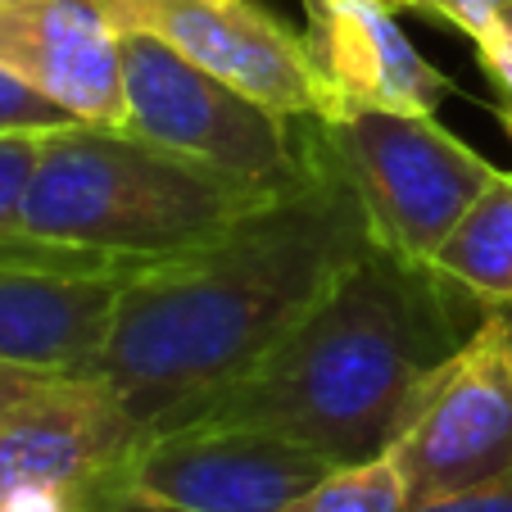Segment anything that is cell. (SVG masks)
I'll list each match as a JSON object with an SVG mask.
<instances>
[{"mask_svg":"<svg viewBox=\"0 0 512 512\" xmlns=\"http://www.w3.org/2000/svg\"><path fill=\"white\" fill-rule=\"evenodd\" d=\"M454 295L372 241L200 422L277 435L331 467L372 463L390 454L422 377L472 331H458Z\"/></svg>","mask_w":512,"mask_h":512,"instance_id":"7a4b0ae2","label":"cell"},{"mask_svg":"<svg viewBox=\"0 0 512 512\" xmlns=\"http://www.w3.org/2000/svg\"><path fill=\"white\" fill-rule=\"evenodd\" d=\"M46 136H0V236H23V195L41 164Z\"/></svg>","mask_w":512,"mask_h":512,"instance_id":"2e32d148","label":"cell"},{"mask_svg":"<svg viewBox=\"0 0 512 512\" xmlns=\"http://www.w3.org/2000/svg\"><path fill=\"white\" fill-rule=\"evenodd\" d=\"M100 494L64 490V485H23V490L0 494V512H96Z\"/></svg>","mask_w":512,"mask_h":512,"instance_id":"e0dca14e","label":"cell"},{"mask_svg":"<svg viewBox=\"0 0 512 512\" xmlns=\"http://www.w3.org/2000/svg\"><path fill=\"white\" fill-rule=\"evenodd\" d=\"M73 123H82L73 109H64L14 68L0 64V136H50Z\"/></svg>","mask_w":512,"mask_h":512,"instance_id":"9a60e30c","label":"cell"},{"mask_svg":"<svg viewBox=\"0 0 512 512\" xmlns=\"http://www.w3.org/2000/svg\"><path fill=\"white\" fill-rule=\"evenodd\" d=\"M390 458L408 503L512 472V304L481 309L476 327L422 377Z\"/></svg>","mask_w":512,"mask_h":512,"instance_id":"5b68a950","label":"cell"},{"mask_svg":"<svg viewBox=\"0 0 512 512\" xmlns=\"http://www.w3.org/2000/svg\"><path fill=\"white\" fill-rule=\"evenodd\" d=\"M105 10L123 32L159 37L286 118L340 109L313 68L304 32H290L259 0H105Z\"/></svg>","mask_w":512,"mask_h":512,"instance_id":"ba28073f","label":"cell"},{"mask_svg":"<svg viewBox=\"0 0 512 512\" xmlns=\"http://www.w3.org/2000/svg\"><path fill=\"white\" fill-rule=\"evenodd\" d=\"M145 435L100 377H59L0 417V494L64 485L100 494Z\"/></svg>","mask_w":512,"mask_h":512,"instance_id":"30bf717a","label":"cell"},{"mask_svg":"<svg viewBox=\"0 0 512 512\" xmlns=\"http://www.w3.org/2000/svg\"><path fill=\"white\" fill-rule=\"evenodd\" d=\"M0 64L82 123L127 127L123 28L105 0H0Z\"/></svg>","mask_w":512,"mask_h":512,"instance_id":"8fae6325","label":"cell"},{"mask_svg":"<svg viewBox=\"0 0 512 512\" xmlns=\"http://www.w3.org/2000/svg\"><path fill=\"white\" fill-rule=\"evenodd\" d=\"M490 28H499V32H508V37H512V5H508V10H503V14H499V19H494V23H490Z\"/></svg>","mask_w":512,"mask_h":512,"instance_id":"7402d4cb","label":"cell"},{"mask_svg":"<svg viewBox=\"0 0 512 512\" xmlns=\"http://www.w3.org/2000/svg\"><path fill=\"white\" fill-rule=\"evenodd\" d=\"M508 5L512 0H422V10L440 14V19L454 23V28L467 32V37H481Z\"/></svg>","mask_w":512,"mask_h":512,"instance_id":"ffe728a7","label":"cell"},{"mask_svg":"<svg viewBox=\"0 0 512 512\" xmlns=\"http://www.w3.org/2000/svg\"><path fill=\"white\" fill-rule=\"evenodd\" d=\"M327 472V458L277 435L191 422L145 435L96 512H281Z\"/></svg>","mask_w":512,"mask_h":512,"instance_id":"52a82bcc","label":"cell"},{"mask_svg":"<svg viewBox=\"0 0 512 512\" xmlns=\"http://www.w3.org/2000/svg\"><path fill=\"white\" fill-rule=\"evenodd\" d=\"M408 512H512V472L499 481H485L476 490H458L445 499L408 503Z\"/></svg>","mask_w":512,"mask_h":512,"instance_id":"ac0fdd59","label":"cell"},{"mask_svg":"<svg viewBox=\"0 0 512 512\" xmlns=\"http://www.w3.org/2000/svg\"><path fill=\"white\" fill-rule=\"evenodd\" d=\"M55 372H37V368H19V363H0V417L14 413L19 404H28L32 395H41L46 386H55Z\"/></svg>","mask_w":512,"mask_h":512,"instance_id":"44dd1931","label":"cell"},{"mask_svg":"<svg viewBox=\"0 0 512 512\" xmlns=\"http://www.w3.org/2000/svg\"><path fill=\"white\" fill-rule=\"evenodd\" d=\"M300 173L223 236L118 286L96 377L141 435L200 422L372 245L349 177L300 118Z\"/></svg>","mask_w":512,"mask_h":512,"instance_id":"6da1fadb","label":"cell"},{"mask_svg":"<svg viewBox=\"0 0 512 512\" xmlns=\"http://www.w3.org/2000/svg\"><path fill=\"white\" fill-rule=\"evenodd\" d=\"M19 241H28V236H0V250H10V245H19Z\"/></svg>","mask_w":512,"mask_h":512,"instance_id":"cb8c5ba5","label":"cell"},{"mask_svg":"<svg viewBox=\"0 0 512 512\" xmlns=\"http://www.w3.org/2000/svg\"><path fill=\"white\" fill-rule=\"evenodd\" d=\"M281 512H408V490L395 458L381 454L372 463L331 467L318 485H309Z\"/></svg>","mask_w":512,"mask_h":512,"instance_id":"5bb4252c","label":"cell"},{"mask_svg":"<svg viewBox=\"0 0 512 512\" xmlns=\"http://www.w3.org/2000/svg\"><path fill=\"white\" fill-rule=\"evenodd\" d=\"M476 41V55H481V68L485 78L494 82V91H499V109H503V127L512 132V37L499 28H485Z\"/></svg>","mask_w":512,"mask_h":512,"instance_id":"d6986e66","label":"cell"},{"mask_svg":"<svg viewBox=\"0 0 512 512\" xmlns=\"http://www.w3.org/2000/svg\"><path fill=\"white\" fill-rule=\"evenodd\" d=\"M390 10H422V0H386Z\"/></svg>","mask_w":512,"mask_h":512,"instance_id":"603a6c76","label":"cell"},{"mask_svg":"<svg viewBox=\"0 0 512 512\" xmlns=\"http://www.w3.org/2000/svg\"><path fill=\"white\" fill-rule=\"evenodd\" d=\"M309 123L354 186L372 241L417 268L435 259L454 223L499 173L431 114L345 100L336 114Z\"/></svg>","mask_w":512,"mask_h":512,"instance_id":"277c9868","label":"cell"},{"mask_svg":"<svg viewBox=\"0 0 512 512\" xmlns=\"http://www.w3.org/2000/svg\"><path fill=\"white\" fill-rule=\"evenodd\" d=\"M123 96L127 132L182 150L218 173L259 186H281L300 173V118L213 78L159 37L123 32Z\"/></svg>","mask_w":512,"mask_h":512,"instance_id":"8992f818","label":"cell"},{"mask_svg":"<svg viewBox=\"0 0 512 512\" xmlns=\"http://www.w3.org/2000/svg\"><path fill=\"white\" fill-rule=\"evenodd\" d=\"M132 272V263L37 236L0 250V363L96 377L118 286Z\"/></svg>","mask_w":512,"mask_h":512,"instance_id":"9c48e42d","label":"cell"},{"mask_svg":"<svg viewBox=\"0 0 512 512\" xmlns=\"http://www.w3.org/2000/svg\"><path fill=\"white\" fill-rule=\"evenodd\" d=\"M304 46L336 96L381 109L435 114L454 82L408 41L386 0H304Z\"/></svg>","mask_w":512,"mask_h":512,"instance_id":"7c38bea8","label":"cell"},{"mask_svg":"<svg viewBox=\"0 0 512 512\" xmlns=\"http://www.w3.org/2000/svg\"><path fill=\"white\" fill-rule=\"evenodd\" d=\"M476 309L512 304V173H494L426 263Z\"/></svg>","mask_w":512,"mask_h":512,"instance_id":"4fadbf2b","label":"cell"},{"mask_svg":"<svg viewBox=\"0 0 512 512\" xmlns=\"http://www.w3.org/2000/svg\"><path fill=\"white\" fill-rule=\"evenodd\" d=\"M281 186L241 182L127 127L73 123L41 141L19 227L145 268L223 236Z\"/></svg>","mask_w":512,"mask_h":512,"instance_id":"3957f363","label":"cell"}]
</instances>
